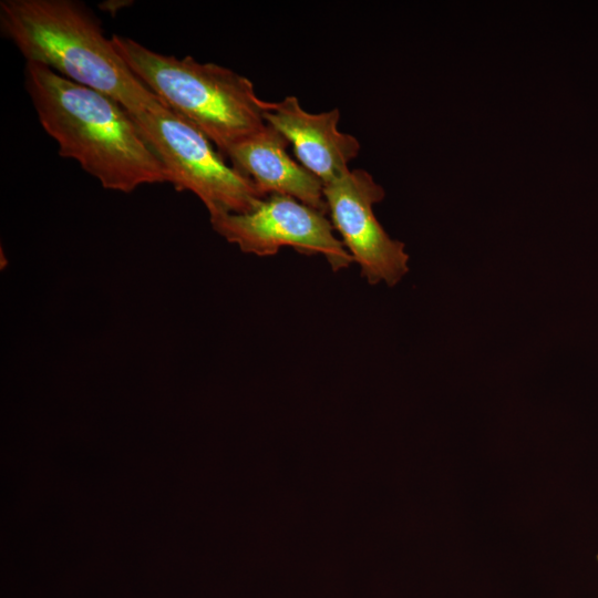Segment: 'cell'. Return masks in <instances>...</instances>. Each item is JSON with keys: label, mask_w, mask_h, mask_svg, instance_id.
Masks as SVG:
<instances>
[{"label": "cell", "mask_w": 598, "mask_h": 598, "mask_svg": "<svg viewBox=\"0 0 598 598\" xmlns=\"http://www.w3.org/2000/svg\"><path fill=\"white\" fill-rule=\"evenodd\" d=\"M24 85L60 156L76 161L104 188L131 193L168 183L131 113L114 99L33 62L25 63Z\"/></svg>", "instance_id": "cell-1"}, {"label": "cell", "mask_w": 598, "mask_h": 598, "mask_svg": "<svg viewBox=\"0 0 598 598\" xmlns=\"http://www.w3.org/2000/svg\"><path fill=\"white\" fill-rule=\"evenodd\" d=\"M214 230L243 252L266 257L282 247L323 256L333 271L348 268L353 258L326 213L290 196L269 195L244 214H225L210 219Z\"/></svg>", "instance_id": "cell-5"}, {"label": "cell", "mask_w": 598, "mask_h": 598, "mask_svg": "<svg viewBox=\"0 0 598 598\" xmlns=\"http://www.w3.org/2000/svg\"><path fill=\"white\" fill-rule=\"evenodd\" d=\"M145 142L177 190L194 193L209 219L244 214L267 196L219 153L212 141L167 105L132 114Z\"/></svg>", "instance_id": "cell-4"}, {"label": "cell", "mask_w": 598, "mask_h": 598, "mask_svg": "<svg viewBox=\"0 0 598 598\" xmlns=\"http://www.w3.org/2000/svg\"><path fill=\"white\" fill-rule=\"evenodd\" d=\"M0 30L27 62L106 94L132 114L166 105L130 70L80 1L2 0Z\"/></svg>", "instance_id": "cell-2"}, {"label": "cell", "mask_w": 598, "mask_h": 598, "mask_svg": "<svg viewBox=\"0 0 598 598\" xmlns=\"http://www.w3.org/2000/svg\"><path fill=\"white\" fill-rule=\"evenodd\" d=\"M385 196L383 187L364 169H349L323 184L330 221L361 276L370 285L393 287L409 271L402 241L390 238L373 213Z\"/></svg>", "instance_id": "cell-6"}, {"label": "cell", "mask_w": 598, "mask_h": 598, "mask_svg": "<svg viewBox=\"0 0 598 598\" xmlns=\"http://www.w3.org/2000/svg\"><path fill=\"white\" fill-rule=\"evenodd\" d=\"M264 117L292 145L299 163L322 184L347 173L348 164L360 152V142L338 130V109L309 113L296 96L288 95L279 102H267Z\"/></svg>", "instance_id": "cell-7"}, {"label": "cell", "mask_w": 598, "mask_h": 598, "mask_svg": "<svg viewBox=\"0 0 598 598\" xmlns=\"http://www.w3.org/2000/svg\"><path fill=\"white\" fill-rule=\"evenodd\" d=\"M288 141L269 124L234 144L225 158L266 195L290 196L327 212L323 184L287 153Z\"/></svg>", "instance_id": "cell-8"}, {"label": "cell", "mask_w": 598, "mask_h": 598, "mask_svg": "<svg viewBox=\"0 0 598 598\" xmlns=\"http://www.w3.org/2000/svg\"><path fill=\"white\" fill-rule=\"evenodd\" d=\"M597 559H598V555H597Z\"/></svg>", "instance_id": "cell-9"}, {"label": "cell", "mask_w": 598, "mask_h": 598, "mask_svg": "<svg viewBox=\"0 0 598 598\" xmlns=\"http://www.w3.org/2000/svg\"><path fill=\"white\" fill-rule=\"evenodd\" d=\"M111 40L136 78L172 111L203 132L225 157L237 142L265 126L267 102L235 71L193 56L166 55L118 34Z\"/></svg>", "instance_id": "cell-3"}]
</instances>
